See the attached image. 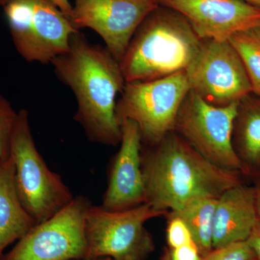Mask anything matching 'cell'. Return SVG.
I'll list each match as a JSON object with an SVG mask.
<instances>
[{"label": "cell", "mask_w": 260, "mask_h": 260, "mask_svg": "<svg viewBox=\"0 0 260 260\" xmlns=\"http://www.w3.org/2000/svg\"><path fill=\"white\" fill-rule=\"evenodd\" d=\"M51 63L57 78L76 98L74 119L88 140L108 146L120 144L116 97L126 82L119 61L107 47L92 44L78 31L70 38L69 50Z\"/></svg>", "instance_id": "obj_1"}, {"label": "cell", "mask_w": 260, "mask_h": 260, "mask_svg": "<svg viewBox=\"0 0 260 260\" xmlns=\"http://www.w3.org/2000/svg\"><path fill=\"white\" fill-rule=\"evenodd\" d=\"M141 159L145 203L167 214L193 200L218 198L243 183L244 176L214 165L174 131L157 144L142 147Z\"/></svg>", "instance_id": "obj_2"}, {"label": "cell", "mask_w": 260, "mask_h": 260, "mask_svg": "<svg viewBox=\"0 0 260 260\" xmlns=\"http://www.w3.org/2000/svg\"><path fill=\"white\" fill-rule=\"evenodd\" d=\"M201 41L183 15L159 7L140 24L119 61L126 83L160 79L186 70Z\"/></svg>", "instance_id": "obj_3"}, {"label": "cell", "mask_w": 260, "mask_h": 260, "mask_svg": "<svg viewBox=\"0 0 260 260\" xmlns=\"http://www.w3.org/2000/svg\"><path fill=\"white\" fill-rule=\"evenodd\" d=\"M15 167V184L24 208L40 223L74 199L59 174L53 172L39 153L26 109L19 111L10 145Z\"/></svg>", "instance_id": "obj_4"}, {"label": "cell", "mask_w": 260, "mask_h": 260, "mask_svg": "<svg viewBox=\"0 0 260 260\" xmlns=\"http://www.w3.org/2000/svg\"><path fill=\"white\" fill-rule=\"evenodd\" d=\"M189 91L185 70L160 79L129 82L116 103V115L119 121L129 119L136 123L143 144L155 145L174 131L178 113Z\"/></svg>", "instance_id": "obj_5"}, {"label": "cell", "mask_w": 260, "mask_h": 260, "mask_svg": "<svg viewBox=\"0 0 260 260\" xmlns=\"http://www.w3.org/2000/svg\"><path fill=\"white\" fill-rule=\"evenodd\" d=\"M164 215L148 203L119 211L90 205L85 216L86 258L143 260L153 249L145 223Z\"/></svg>", "instance_id": "obj_6"}, {"label": "cell", "mask_w": 260, "mask_h": 260, "mask_svg": "<svg viewBox=\"0 0 260 260\" xmlns=\"http://www.w3.org/2000/svg\"><path fill=\"white\" fill-rule=\"evenodd\" d=\"M4 10L15 47L30 62L51 63L69 50L70 38L80 31L47 0H8Z\"/></svg>", "instance_id": "obj_7"}, {"label": "cell", "mask_w": 260, "mask_h": 260, "mask_svg": "<svg viewBox=\"0 0 260 260\" xmlns=\"http://www.w3.org/2000/svg\"><path fill=\"white\" fill-rule=\"evenodd\" d=\"M238 103L215 107L190 90L178 113L174 131L214 165L246 176L233 145Z\"/></svg>", "instance_id": "obj_8"}, {"label": "cell", "mask_w": 260, "mask_h": 260, "mask_svg": "<svg viewBox=\"0 0 260 260\" xmlns=\"http://www.w3.org/2000/svg\"><path fill=\"white\" fill-rule=\"evenodd\" d=\"M92 203L78 195L45 221L36 224L2 260H75L87 257L85 216Z\"/></svg>", "instance_id": "obj_9"}, {"label": "cell", "mask_w": 260, "mask_h": 260, "mask_svg": "<svg viewBox=\"0 0 260 260\" xmlns=\"http://www.w3.org/2000/svg\"><path fill=\"white\" fill-rule=\"evenodd\" d=\"M185 71L190 90L215 107H227L252 93L244 63L229 41L202 40Z\"/></svg>", "instance_id": "obj_10"}, {"label": "cell", "mask_w": 260, "mask_h": 260, "mask_svg": "<svg viewBox=\"0 0 260 260\" xmlns=\"http://www.w3.org/2000/svg\"><path fill=\"white\" fill-rule=\"evenodd\" d=\"M73 7V27L96 32L119 61L140 24L160 5L158 0H75Z\"/></svg>", "instance_id": "obj_11"}, {"label": "cell", "mask_w": 260, "mask_h": 260, "mask_svg": "<svg viewBox=\"0 0 260 260\" xmlns=\"http://www.w3.org/2000/svg\"><path fill=\"white\" fill-rule=\"evenodd\" d=\"M183 15L200 40L229 41L237 32L260 26V7L242 0H158Z\"/></svg>", "instance_id": "obj_12"}, {"label": "cell", "mask_w": 260, "mask_h": 260, "mask_svg": "<svg viewBox=\"0 0 260 260\" xmlns=\"http://www.w3.org/2000/svg\"><path fill=\"white\" fill-rule=\"evenodd\" d=\"M120 122V148L111 162L107 188L101 205L111 211L130 209L145 203L141 133L134 121L122 119Z\"/></svg>", "instance_id": "obj_13"}, {"label": "cell", "mask_w": 260, "mask_h": 260, "mask_svg": "<svg viewBox=\"0 0 260 260\" xmlns=\"http://www.w3.org/2000/svg\"><path fill=\"white\" fill-rule=\"evenodd\" d=\"M259 221L253 186L243 182L229 188L217 200L213 249L246 242Z\"/></svg>", "instance_id": "obj_14"}, {"label": "cell", "mask_w": 260, "mask_h": 260, "mask_svg": "<svg viewBox=\"0 0 260 260\" xmlns=\"http://www.w3.org/2000/svg\"><path fill=\"white\" fill-rule=\"evenodd\" d=\"M36 224L19 197L13 160L0 158V260Z\"/></svg>", "instance_id": "obj_15"}, {"label": "cell", "mask_w": 260, "mask_h": 260, "mask_svg": "<svg viewBox=\"0 0 260 260\" xmlns=\"http://www.w3.org/2000/svg\"><path fill=\"white\" fill-rule=\"evenodd\" d=\"M233 145L246 176L260 174V97L251 93L238 103Z\"/></svg>", "instance_id": "obj_16"}, {"label": "cell", "mask_w": 260, "mask_h": 260, "mask_svg": "<svg viewBox=\"0 0 260 260\" xmlns=\"http://www.w3.org/2000/svg\"><path fill=\"white\" fill-rule=\"evenodd\" d=\"M217 200L218 198H200L193 200L181 209L169 212L185 222L193 242L203 256L213 250L214 218Z\"/></svg>", "instance_id": "obj_17"}, {"label": "cell", "mask_w": 260, "mask_h": 260, "mask_svg": "<svg viewBox=\"0 0 260 260\" xmlns=\"http://www.w3.org/2000/svg\"><path fill=\"white\" fill-rule=\"evenodd\" d=\"M229 42L244 63L252 93L260 97V36L256 28L237 32Z\"/></svg>", "instance_id": "obj_18"}, {"label": "cell", "mask_w": 260, "mask_h": 260, "mask_svg": "<svg viewBox=\"0 0 260 260\" xmlns=\"http://www.w3.org/2000/svg\"><path fill=\"white\" fill-rule=\"evenodd\" d=\"M18 115L9 101L0 95V158L10 157V140Z\"/></svg>", "instance_id": "obj_19"}, {"label": "cell", "mask_w": 260, "mask_h": 260, "mask_svg": "<svg viewBox=\"0 0 260 260\" xmlns=\"http://www.w3.org/2000/svg\"><path fill=\"white\" fill-rule=\"evenodd\" d=\"M167 243L170 249L190 244L192 237L185 222L177 215L168 213Z\"/></svg>", "instance_id": "obj_20"}, {"label": "cell", "mask_w": 260, "mask_h": 260, "mask_svg": "<svg viewBox=\"0 0 260 260\" xmlns=\"http://www.w3.org/2000/svg\"><path fill=\"white\" fill-rule=\"evenodd\" d=\"M202 260H256L254 252L246 242L237 243L213 249L203 256Z\"/></svg>", "instance_id": "obj_21"}, {"label": "cell", "mask_w": 260, "mask_h": 260, "mask_svg": "<svg viewBox=\"0 0 260 260\" xmlns=\"http://www.w3.org/2000/svg\"><path fill=\"white\" fill-rule=\"evenodd\" d=\"M203 256L194 242L179 247L170 249L162 260H202Z\"/></svg>", "instance_id": "obj_22"}, {"label": "cell", "mask_w": 260, "mask_h": 260, "mask_svg": "<svg viewBox=\"0 0 260 260\" xmlns=\"http://www.w3.org/2000/svg\"><path fill=\"white\" fill-rule=\"evenodd\" d=\"M246 242L254 252L256 260H260V221L256 224Z\"/></svg>", "instance_id": "obj_23"}, {"label": "cell", "mask_w": 260, "mask_h": 260, "mask_svg": "<svg viewBox=\"0 0 260 260\" xmlns=\"http://www.w3.org/2000/svg\"><path fill=\"white\" fill-rule=\"evenodd\" d=\"M47 1L56 6L68 18H71L73 7L70 4L69 0H47Z\"/></svg>", "instance_id": "obj_24"}, {"label": "cell", "mask_w": 260, "mask_h": 260, "mask_svg": "<svg viewBox=\"0 0 260 260\" xmlns=\"http://www.w3.org/2000/svg\"><path fill=\"white\" fill-rule=\"evenodd\" d=\"M254 178L255 180L253 185V189H254V198H255L256 213L260 221V174Z\"/></svg>", "instance_id": "obj_25"}, {"label": "cell", "mask_w": 260, "mask_h": 260, "mask_svg": "<svg viewBox=\"0 0 260 260\" xmlns=\"http://www.w3.org/2000/svg\"><path fill=\"white\" fill-rule=\"evenodd\" d=\"M242 1L254 5V6L260 7V0H242Z\"/></svg>", "instance_id": "obj_26"}, {"label": "cell", "mask_w": 260, "mask_h": 260, "mask_svg": "<svg viewBox=\"0 0 260 260\" xmlns=\"http://www.w3.org/2000/svg\"><path fill=\"white\" fill-rule=\"evenodd\" d=\"M109 258L100 257V258H83V259H75V260H108Z\"/></svg>", "instance_id": "obj_27"}, {"label": "cell", "mask_w": 260, "mask_h": 260, "mask_svg": "<svg viewBox=\"0 0 260 260\" xmlns=\"http://www.w3.org/2000/svg\"><path fill=\"white\" fill-rule=\"evenodd\" d=\"M8 2V0H0V6L4 7Z\"/></svg>", "instance_id": "obj_28"}, {"label": "cell", "mask_w": 260, "mask_h": 260, "mask_svg": "<svg viewBox=\"0 0 260 260\" xmlns=\"http://www.w3.org/2000/svg\"><path fill=\"white\" fill-rule=\"evenodd\" d=\"M256 31H257L258 34H259V35L260 36V26L257 27V28H256Z\"/></svg>", "instance_id": "obj_29"}, {"label": "cell", "mask_w": 260, "mask_h": 260, "mask_svg": "<svg viewBox=\"0 0 260 260\" xmlns=\"http://www.w3.org/2000/svg\"><path fill=\"white\" fill-rule=\"evenodd\" d=\"M108 260H112V259H110V258H109V259H108Z\"/></svg>", "instance_id": "obj_30"}]
</instances>
